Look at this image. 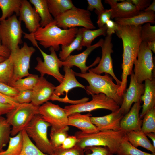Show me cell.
Returning <instances> with one entry per match:
<instances>
[{
	"mask_svg": "<svg viewBox=\"0 0 155 155\" xmlns=\"http://www.w3.org/2000/svg\"><path fill=\"white\" fill-rule=\"evenodd\" d=\"M142 26L119 24L118 29L115 32L118 38L121 39L123 46L121 83L118 90V94L121 96L126 90L127 77L133 71L134 63L142 42L140 36Z\"/></svg>",
	"mask_w": 155,
	"mask_h": 155,
	"instance_id": "cell-1",
	"label": "cell"
},
{
	"mask_svg": "<svg viewBox=\"0 0 155 155\" xmlns=\"http://www.w3.org/2000/svg\"><path fill=\"white\" fill-rule=\"evenodd\" d=\"M79 29L77 27L64 29L56 25L55 20L44 27H40L34 33L29 35L45 48L52 47L55 51L60 45L67 46L75 38Z\"/></svg>",
	"mask_w": 155,
	"mask_h": 155,
	"instance_id": "cell-2",
	"label": "cell"
},
{
	"mask_svg": "<svg viewBox=\"0 0 155 155\" xmlns=\"http://www.w3.org/2000/svg\"><path fill=\"white\" fill-rule=\"evenodd\" d=\"M126 133L121 130L99 131L89 134L77 131L75 134L78 140L76 145L83 149L92 146L106 147L113 154L118 155L121 143L126 138Z\"/></svg>",
	"mask_w": 155,
	"mask_h": 155,
	"instance_id": "cell-3",
	"label": "cell"
},
{
	"mask_svg": "<svg viewBox=\"0 0 155 155\" xmlns=\"http://www.w3.org/2000/svg\"><path fill=\"white\" fill-rule=\"evenodd\" d=\"M75 73V76L85 79L88 83L89 85L85 89L88 95L104 94L121 106L123 97L119 96L118 93L120 86L114 83L112 78L109 75L106 73L104 75H98L92 72L90 69L88 72L85 73Z\"/></svg>",
	"mask_w": 155,
	"mask_h": 155,
	"instance_id": "cell-4",
	"label": "cell"
},
{
	"mask_svg": "<svg viewBox=\"0 0 155 155\" xmlns=\"http://www.w3.org/2000/svg\"><path fill=\"white\" fill-rule=\"evenodd\" d=\"M50 126L38 114L33 117L24 129L39 150L45 154L53 155L55 148L51 144L47 135L48 128Z\"/></svg>",
	"mask_w": 155,
	"mask_h": 155,
	"instance_id": "cell-5",
	"label": "cell"
},
{
	"mask_svg": "<svg viewBox=\"0 0 155 155\" xmlns=\"http://www.w3.org/2000/svg\"><path fill=\"white\" fill-rule=\"evenodd\" d=\"M39 106L31 103L20 104L6 114L7 120L12 127L11 136H15L24 129L33 117L39 114Z\"/></svg>",
	"mask_w": 155,
	"mask_h": 155,
	"instance_id": "cell-6",
	"label": "cell"
},
{
	"mask_svg": "<svg viewBox=\"0 0 155 155\" xmlns=\"http://www.w3.org/2000/svg\"><path fill=\"white\" fill-rule=\"evenodd\" d=\"M54 19L57 26L64 29L77 26L83 27L90 30L96 28L91 19L90 12L75 6L59 15Z\"/></svg>",
	"mask_w": 155,
	"mask_h": 155,
	"instance_id": "cell-7",
	"label": "cell"
},
{
	"mask_svg": "<svg viewBox=\"0 0 155 155\" xmlns=\"http://www.w3.org/2000/svg\"><path fill=\"white\" fill-rule=\"evenodd\" d=\"M13 14L7 19L0 21V39L2 44L11 51L23 43L22 38L24 32L21 22Z\"/></svg>",
	"mask_w": 155,
	"mask_h": 155,
	"instance_id": "cell-8",
	"label": "cell"
},
{
	"mask_svg": "<svg viewBox=\"0 0 155 155\" xmlns=\"http://www.w3.org/2000/svg\"><path fill=\"white\" fill-rule=\"evenodd\" d=\"M92 100L88 102L66 106L64 109L68 116L75 113L90 112L99 109L115 111L120 107L114 100L104 94H92Z\"/></svg>",
	"mask_w": 155,
	"mask_h": 155,
	"instance_id": "cell-9",
	"label": "cell"
},
{
	"mask_svg": "<svg viewBox=\"0 0 155 155\" xmlns=\"http://www.w3.org/2000/svg\"><path fill=\"white\" fill-rule=\"evenodd\" d=\"M134 65L133 72L138 83H142L146 80L153 79L152 71L154 65L152 53L147 43L142 42Z\"/></svg>",
	"mask_w": 155,
	"mask_h": 155,
	"instance_id": "cell-10",
	"label": "cell"
},
{
	"mask_svg": "<svg viewBox=\"0 0 155 155\" xmlns=\"http://www.w3.org/2000/svg\"><path fill=\"white\" fill-rule=\"evenodd\" d=\"M35 51L33 47L29 46L26 42H24L20 48L19 47L11 51L10 55L13 66V75L11 84L16 80L30 74L28 71L30 59Z\"/></svg>",
	"mask_w": 155,
	"mask_h": 155,
	"instance_id": "cell-11",
	"label": "cell"
},
{
	"mask_svg": "<svg viewBox=\"0 0 155 155\" xmlns=\"http://www.w3.org/2000/svg\"><path fill=\"white\" fill-rule=\"evenodd\" d=\"M36 46L39 50L44 59L38 57L36 58L37 64L34 69L39 72L41 76H44L45 74L51 75L55 78L59 83L62 81L64 75L59 71V68L62 67L61 61L58 58L54 49L49 48L50 54H47L43 51L38 44Z\"/></svg>",
	"mask_w": 155,
	"mask_h": 155,
	"instance_id": "cell-12",
	"label": "cell"
},
{
	"mask_svg": "<svg viewBox=\"0 0 155 155\" xmlns=\"http://www.w3.org/2000/svg\"><path fill=\"white\" fill-rule=\"evenodd\" d=\"M39 112L52 129H59L68 126V116L64 108L58 105L47 101L40 106Z\"/></svg>",
	"mask_w": 155,
	"mask_h": 155,
	"instance_id": "cell-13",
	"label": "cell"
},
{
	"mask_svg": "<svg viewBox=\"0 0 155 155\" xmlns=\"http://www.w3.org/2000/svg\"><path fill=\"white\" fill-rule=\"evenodd\" d=\"M112 36L106 35L103 43L101 46L102 49V56L99 64L94 68L90 70L92 72L100 75L105 73L111 75L117 84L120 86L121 81L116 77L113 69L111 53L113 52V45L111 42Z\"/></svg>",
	"mask_w": 155,
	"mask_h": 155,
	"instance_id": "cell-14",
	"label": "cell"
},
{
	"mask_svg": "<svg viewBox=\"0 0 155 155\" xmlns=\"http://www.w3.org/2000/svg\"><path fill=\"white\" fill-rule=\"evenodd\" d=\"M104 41V40L103 39H100L96 43L87 47L82 52L74 55H70L65 61H61V65L70 68L73 66H76L80 69L81 73L84 74L86 73L90 68L99 63L100 59V57H97L93 63L87 66L86 65V62L88 56L94 49L101 47Z\"/></svg>",
	"mask_w": 155,
	"mask_h": 155,
	"instance_id": "cell-15",
	"label": "cell"
},
{
	"mask_svg": "<svg viewBox=\"0 0 155 155\" xmlns=\"http://www.w3.org/2000/svg\"><path fill=\"white\" fill-rule=\"evenodd\" d=\"M144 84L138 83L133 72L131 74L129 88L123 95V100L119 109L124 115L131 108L132 104L141 101V97L144 92Z\"/></svg>",
	"mask_w": 155,
	"mask_h": 155,
	"instance_id": "cell-16",
	"label": "cell"
},
{
	"mask_svg": "<svg viewBox=\"0 0 155 155\" xmlns=\"http://www.w3.org/2000/svg\"><path fill=\"white\" fill-rule=\"evenodd\" d=\"M55 87L44 76H40L32 90L31 103L35 106H39L50 100L54 94Z\"/></svg>",
	"mask_w": 155,
	"mask_h": 155,
	"instance_id": "cell-17",
	"label": "cell"
},
{
	"mask_svg": "<svg viewBox=\"0 0 155 155\" xmlns=\"http://www.w3.org/2000/svg\"><path fill=\"white\" fill-rule=\"evenodd\" d=\"M19 16V20L24 22L30 33H34L40 27V17L34 8L27 0H21Z\"/></svg>",
	"mask_w": 155,
	"mask_h": 155,
	"instance_id": "cell-18",
	"label": "cell"
},
{
	"mask_svg": "<svg viewBox=\"0 0 155 155\" xmlns=\"http://www.w3.org/2000/svg\"><path fill=\"white\" fill-rule=\"evenodd\" d=\"M124 115L119 108L107 115L98 117H91L90 119L99 131H118L121 130L120 122Z\"/></svg>",
	"mask_w": 155,
	"mask_h": 155,
	"instance_id": "cell-19",
	"label": "cell"
},
{
	"mask_svg": "<svg viewBox=\"0 0 155 155\" xmlns=\"http://www.w3.org/2000/svg\"><path fill=\"white\" fill-rule=\"evenodd\" d=\"M106 0L105 2L111 7V18H126L140 14L141 12L134 5L127 0Z\"/></svg>",
	"mask_w": 155,
	"mask_h": 155,
	"instance_id": "cell-20",
	"label": "cell"
},
{
	"mask_svg": "<svg viewBox=\"0 0 155 155\" xmlns=\"http://www.w3.org/2000/svg\"><path fill=\"white\" fill-rule=\"evenodd\" d=\"M141 101L135 103L129 111L125 115L120 122L121 130L126 132L141 130L142 120L140 117Z\"/></svg>",
	"mask_w": 155,
	"mask_h": 155,
	"instance_id": "cell-21",
	"label": "cell"
},
{
	"mask_svg": "<svg viewBox=\"0 0 155 155\" xmlns=\"http://www.w3.org/2000/svg\"><path fill=\"white\" fill-rule=\"evenodd\" d=\"M63 71L65 72L63 79L60 84L55 87L54 94L59 96L65 94L64 98L69 99L67 96L68 92L71 90L76 87H80L85 89L86 87L80 84L77 80L75 75V72L69 67H64Z\"/></svg>",
	"mask_w": 155,
	"mask_h": 155,
	"instance_id": "cell-22",
	"label": "cell"
},
{
	"mask_svg": "<svg viewBox=\"0 0 155 155\" xmlns=\"http://www.w3.org/2000/svg\"><path fill=\"white\" fill-rule=\"evenodd\" d=\"M92 115L90 113L82 114L75 113L68 116V126L75 127L85 133H91L99 131L92 122L90 118Z\"/></svg>",
	"mask_w": 155,
	"mask_h": 155,
	"instance_id": "cell-23",
	"label": "cell"
},
{
	"mask_svg": "<svg viewBox=\"0 0 155 155\" xmlns=\"http://www.w3.org/2000/svg\"><path fill=\"white\" fill-rule=\"evenodd\" d=\"M144 92L141 97L143 102L140 118H143L148 111L155 108V81L154 79L146 80L145 81Z\"/></svg>",
	"mask_w": 155,
	"mask_h": 155,
	"instance_id": "cell-24",
	"label": "cell"
},
{
	"mask_svg": "<svg viewBox=\"0 0 155 155\" xmlns=\"http://www.w3.org/2000/svg\"><path fill=\"white\" fill-rule=\"evenodd\" d=\"M115 22L121 25L137 26L145 23L154 24L155 14L153 11H142L140 14L131 17L115 18Z\"/></svg>",
	"mask_w": 155,
	"mask_h": 155,
	"instance_id": "cell-25",
	"label": "cell"
},
{
	"mask_svg": "<svg viewBox=\"0 0 155 155\" xmlns=\"http://www.w3.org/2000/svg\"><path fill=\"white\" fill-rule=\"evenodd\" d=\"M126 137L128 141L135 147H142L155 154V147L141 130L127 132Z\"/></svg>",
	"mask_w": 155,
	"mask_h": 155,
	"instance_id": "cell-26",
	"label": "cell"
},
{
	"mask_svg": "<svg viewBox=\"0 0 155 155\" xmlns=\"http://www.w3.org/2000/svg\"><path fill=\"white\" fill-rule=\"evenodd\" d=\"M40 18V26L44 27L54 20L50 13L46 0H30Z\"/></svg>",
	"mask_w": 155,
	"mask_h": 155,
	"instance_id": "cell-27",
	"label": "cell"
},
{
	"mask_svg": "<svg viewBox=\"0 0 155 155\" xmlns=\"http://www.w3.org/2000/svg\"><path fill=\"white\" fill-rule=\"evenodd\" d=\"M21 3V0H0V9L2 13L0 21L11 17L14 13L19 16Z\"/></svg>",
	"mask_w": 155,
	"mask_h": 155,
	"instance_id": "cell-28",
	"label": "cell"
},
{
	"mask_svg": "<svg viewBox=\"0 0 155 155\" xmlns=\"http://www.w3.org/2000/svg\"><path fill=\"white\" fill-rule=\"evenodd\" d=\"M49 12L56 18L59 15L75 7L71 0H46Z\"/></svg>",
	"mask_w": 155,
	"mask_h": 155,
	"instance_id": "cell-29",
	"label": "cell"
},
{
	"mask_svg": "<svg viewBox=\"0 0 155 155\" xmlns=\"http://www.w3.org/2000/svg\"><path fill=\"white\" fill-rule=\"evenodd\" d=\"M83 28L78 29L77 35L73 41L67 46H61V50L59 52V56L61 61H65L71 55L73 51L81 50L82 48L81 46L82 38Z\"/></svg>",
	"mask_w": 155,
	"mask_h": 155,
	"instance_id": "cell-30",
	"label": "cell"
},
{
	"mask_svg": "<svg viewBox=\"0 0 155 155\" xmlns=\"http://www.w3.org/2000/svg\"><path fill=\"white\" fill-rule=\"evenodd\" d=\"M13 75V66L12 58L9 57L0 62V82L11 86Z\"/></svg>",
	"mask_w": 155,
	"mask_h": 155,
	"instance_id": "cell-31",
	"label": "cell"
},
{
	"mask_svg": "<svg viewBox=\"0 0 155 155\" xmlns=\"http://www.w3.org/2000/svg\"><path fill=\"white\" fill-rule=\"evenodd\" d=\"M23 139L22 131L16 135L10 138L7 149L0 152V155H19L23 146Z\"/></svg>",
	"mask_w": 155,
	"mask_h": 155,
	"instance_id": "cell-32",
	"label": "cell"
},
{
	"mask_svg": "<svg viewBox=\"0 0 155 155\" xmlns=\"http://www.w3.org/2000/svg\"><path fill=\"white\" fill-rule=\"evenodd\" d=\"M39 77L36 74H31L24 78L19 79L11 85L18 91L32 90L37 83Z\"/></svg>",
	"mask_w": 155,
	"mask_h": 155,
	"instance_id": "cell-33",
	"label": "cell"
},
{
	"mask_svg": "<svg viewBox=\"0 0 155 155\" xmlns=\"http://www.w3.org/2000/svg\"><path fill=\"white\" fill-rule=\"evenodd\" d=\"M107 28L105 25L99 29L92 30L83 28L81 46L88 47L91 45L92 41L98 37L106 35Z\"/></svg>",
	"mask_w": 155,
	"mask_h": 155,
	"instance_id": "cell-34",
	"label": "cell"
},
{
	"mask_svg": "<svg viewBox=\"0 0 155 155\" xmlns=\"http://www.w3.org/2000/svg\"><path fill=\"white\" fill-rule=\"evenodd\" d=\"M6 118L0 115V152L4 151L3 148L9 143L11 127Z\"/></svg>",
	"mask_w": 155,
	"mask_h": 155,
	"instance_id": "cell-35",
	"label": "cell"
},
{
	"mask_svg": "<svg viewBox=\"0 0 155 155\" xmlns=\"http://www.w3.org/2000/svg\"><path fill=\"white\" fill-rule=\"evenodd\" d=\"M69 126L59 129L51 128L50 134V142L55 148L61 146L65 139L69 136Z\"/></svg>",
	"mask_w": 155,
	"mask_h": 155,
	"instance_id": "cell-36",
	"label": "cell"
},
{
	"mask_svg": "<svg viewBox=\"0 0 155 155\" xmlns=\"http://www.w3.org/2000/svg\"><path fill=\"white\" fill-rule=\"evenodd\" d=\"M23 139V146L19 155H48L39 150L31 141L24 129L22 130Z\"/></svg>",
	"mask_w": 155,
	"mask_h": 155,
	"instance_id": "cell-37",
	"label": "cell"
},
{
	"mask_svg": "<svg viewBox=\"0 0 155 155\" xmlns=\"http://www.w3.org/2000/svg\"><path fill=\"white\" fill-rule=\"evenodd\" d=\"M143 118L141 131L145 134L155 133V108L148 111Z\"/></svg>",
	"mask_w": 155,
	"mask_h": 155,
	"instance_id": "cell-38",
	"label": "cell"
},
{
	"mask_svg": "<svg viewBox=\"0 0 155 155\" xmlns=\"http://www.w3.org/2000/svg\"><path fill=\"white\" fill-rule=\"evenodd\" d=\"M118 155H155L142 151L131 145L126 138L122 142L120 150Z\"/></svg>",
	"mask_w": 155,
	"mask_h": 155,
	"instance_id": "cell-39",
	"label": "cell"
},
{
	"mask_svg": "<svg viewBox=\"0 0 155 155\" xmlns=\"http://www.w3.org/2000/svg\"><path fill=\"white\" fill-rule=\"evenodd\" d=\"M140 36L142 42L148 43L155 40V26L146 23L142 26Z\"/></svg>",
	"mask_w": 155,
	"mask_h": 155,
	"instance_id": "cell-40",
	"label": "cell"
},
{
	"mask_svg": "<svg viewBox=\"0 0 155 155\" xmlns=\"http://www.w3.org/2000/svg\"><path fill=\"white\" fill-rule=\"evenodd\" d=\"M85 155H114L106 147L92 146L84 149Z\"/></svg>",
	"mask_w": 155,
	"mask_h": 155,
	"instance_id": "cell-41",
	"label": "cell"
},
{
	"mask_svg": "<svg viewBox=\"0 0 155 155\" xmlns=\"http://www.w3.org/2000/svg\"><path fill=\"white\" fill-rule=\"evenodd\" d=\"M53 155H85L84 149L75 145L69 149H64L61 146L56 148Z\"/></svg>",
	"mask_w": 155,
	"mask_h": 155,
	"instance_id": "cell-42",
	"label": "cell"
},
{
	"mask_svg": "<svg viewBox=\"0 0 155 155\" xmlns=\"http://www.w3.org/2000/svg\"><path fill=\"white\" fill-rule=\"evenodd\" d=\"M12 97L16 102L20 104L30 103L32 100V90L19 92L16 95Z\"/></svg>",
	"mask_w": 155,
	"mask_h": 155,
	"instance_id": "cell-43",
	"label": "cell"
},
{
	"mask_svg": "<svg viewBox=\"0 0 155 155\" xmlns=\"http://www.w3.org/2000/svg\"><path fill=\"white\" fill-rule=\"evenodd\" d=\"M87 1L88 3L87 10L90 11L95 9V12L98 15L105 10L101 0H87Z\"/></svg>",
	"mask_w": 155,
	"mask_h": 155,
	"instance_id": "cell-44",
	"label": "cell"
},
{
	"mask_svg": "<svg viewBox=\"0 0 155 155\" xmlns=\"http://www.w3.org/2000/svg\"><path fill=\"white\" fill-rule=\"evenodd\" d=\"M111 16V9H105L102 13L98 15L97 23L99 28L103 27L107 22L110 20Z\"/></svg>",
	"mask_w": 155,
	"mask_h": 155,
	"instance_id": "cell-45",
	"label": "cell"
},
{
	"mask_svg": "<svg viewBox=\"0 0 155 155\" xmlns=\"http://www.w3.org/2000/svg\"><path fill=\"white\" fill-rule=\"evenodd\" d=\"M18 92V91L13 87L0 82V93L13 97L16 95Z\"/></svg>",
	"mask_w": 155,
	"mask_h": 155,
	"instance_id": "cell-46",
	"label": "cell"
},
{
	"mask_svg": "<svg viewBox=\"0 0 155 155\" xmlns=\"http://www.w3.org/2000/svg\"><path fill=\"white\" fill-rule=\"evenodd\" d=\"M78 142L76 137L74 136H68L65 140L61 146L64 149H69L75 146Z\"/></svg>",
	"mask_w": 155,
	"mask_h": 155,
	"instance_id": "cell-47",
	"label": "cell"
},
{
	"mask_svg": "<svg viewBox=\"0 0 155 155\" xmlns=\"http://www.w3.org/2000/svg\"><path fill=\"white\" fill-rule=\"evenodd\" d=\"M140 11L144 10L150 4V0H128Z\"/></svg>",
	"mask_w": 155,
	"mask_h": 155,
	"instance_id": "cell-48",
	"label": "cell"
},
{
	"mask_svg": "<svg viewBox=\"0 0 155 155\" xmlns=\"http://www.w3.org/2000/svg\"><path fill=\"white\" fill-rule=\"evenodd\" d=\"M105 25L107 28L106 35L112 36L113 34L115 33L119 28V24L111 20L107 22Z\"/></svg>",
	"mask_w": 155,
	"mask_h": 155,
	"instance_id": "cell-49",
	"label": "cell"
},
{
	"mask_svg": "<svg viewBox=\"0 0 155 155\" xmlns=\"http://www.w3.org/2000/svg\"><path fill=\"white\" fill-rule=\"evenodd\" d=\"M0 102L5 104H9L15 107L20 104L16 102L12 97L10 96L0 93Z\"/></svg>",
	"mask_w": 155,
	"mask_h": 155,
	"instance_id": "cell-50",
	"label": "cell"
},
{
	"mask_svg": "<svg viewBox=\"0 0 155 155\" xmlns=\"http://www.w3.org/2000/svg\"><path fill=\"white\" fill-rule=\"evenodd\" d=\"M61 98L59 96H57L54 94L52 96L50 100L53 101H59V100ZM88 98L85 97L80 100H69V99L67 100H65L63 102L65 103H71L73 104H76L79 103H83L87 102L89 100Z\"/></svg>",
	"mask_w": 155,
	"mask_h": 155,
	"instance_id": "cell-51",
	"label": "cell"
},
{
	"mask_svg": "<svg viewBox=\"0 0 155 155\" xmlns=\"http://www.w3.org/2000/svg\"><path fill=\"white\" fill-rule=\"evenodd\" d=\"M11 105L3 104L0 102V115L7 114L14 108Z\"/></svg>",
	"mask_w": 155,
	"mask_h": 155,
	"instance_id": "cell-52",
	"label": "cell"
},
{
	"mask_svg": "<svg viewBox=\"0 0 155 155\" xmlns=\"http://www.w3.org/2000/svg\"><path fill=\"white\" fill-rule=\"evenodd\" d=\"M11 53V51L9 49L2 44L0 39V56L7 58L9 57Z\"/></svg>",
	"mask_w": 155,
	"mask_h": 155,
	"instance_id": "cell-53",
	"label": "cell"
},
{
	"mask_svg": "<svg viewBox=\"0 0 155 155\" xmlns=\"http://www.w3.org/2000/svg\"><path fill=\"white\" fill-rule=\"evenodd\" d=\"M155 11V1L153 0L152 2L150 3L149 6L144 10V11Z\"/></svg>",
	"mask_w": 155,
	"mask_h": 155,
	"instance_id": "cell-54",
	"label": "cell"
},
{
	"mask_svg": "<svg viewBox=\"0 0 155 155\" xmlns=\"http://www.w3.org/2000/svg\"><path fill=\"white\" fill-rule=\"evenodd\" d=\"M145 134L147 136L152 140L153 142L152 145L155 147V133H150Z\"/></svg>",
	"mask_w": 155,
	"mask_h": 155,
	"instance_id": "cell-55",
	"label": "cell"
},
{
	"mask_svg": "<svg viewBox=\"0 0 155 155\" xmlns=\"http://www.w3.org/2000/svg\"><path fill=\"white\" fill-rule=\"evenodd\" d=\"M148 48L152 52L155 53V40L147 43Z\"/></svg>",
	"mask_w": 155,
	"mask_h": 155,
	"instance_id": "cell-56",
	"label": "cell"
},
{
	"mask_svg": "<svg viewBox=\"0 0 155 155\" xmlns=\"http://www.w3.org/2000/svg\"><path fill=\"white\" fill-rule=\"evenodd\" d=\"M6 59L5 57L1 56H0V62H2L4 60H5Z\"/></svg>",
	"mask_w": 155,
	"mask_h": 155,
	"instance_id": "cell-57",
	"label": "cell"
}]
</instances>
